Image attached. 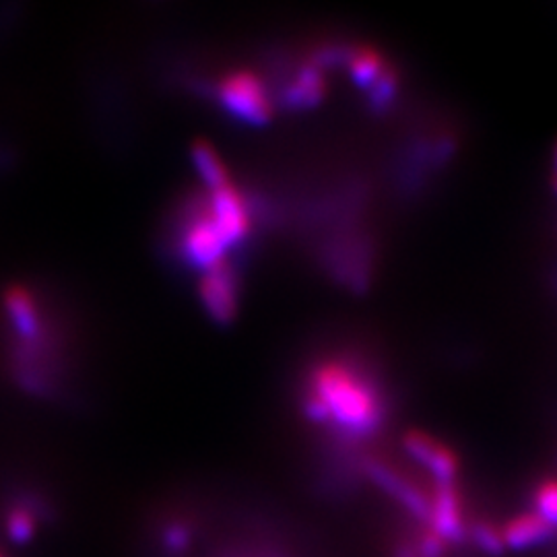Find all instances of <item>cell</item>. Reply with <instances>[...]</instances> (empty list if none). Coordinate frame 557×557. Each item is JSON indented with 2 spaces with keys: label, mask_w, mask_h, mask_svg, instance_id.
<instances>
[{
  "label": "cell",
  "mask_w": 557,
  "mask_h": 557,
  "mask_svg": "<svg viewBox=\"0 0 557 557\" xmlns=\"http://www.w3.org/2000/svg\"><path fill=\"white\" fill-rule=\"evenodd\" d=\"M306 413L314 421H335L351 434L374 432L382 421L376 391L349 366L329 361L317 368L312 391L306 398Z\"/></svg>",
  "instance_id": "1"
},
{
  "label": "cell",
  "mask_w": 557,
  "mask_h": 557,
  "mask_svg": "<svg viewBox=\"0 0 557 557\" xmlns=\"http://www.w3.org/2000/svg\"><path fill=\"white\" fill-rule=\"evenodd\" d=\"M223 108L248 124H264L273 116V101L264 83L250 71H234L218 85Z\"/></svg>",
  "instance_id": "2"
},
{
  "label": "cell",
  "mask_w": 557,
  "mask_h": 557,
  "mask_svg": "<svg viewBox=\"0 0 557 557\" xmlns=\"http://www.w3.org/2000/svg\"><path fill=\"white\" fill-rule=\"evenodd\" d=\"M182 257L202 271L218 267L225 259L227 242L221 236L220 227L211 218L209 205L193 211L182 225Z\"/></svg>",
  "instance_id": "3"
},
{
  "label": "cell",
  "mask_w": 557,
  "mask_h": 557,
  "mask_svg": "<svg viewBox=\"0 0 557 557\" xmlns=\"http://www.w3.org/2000/svg\"><path fill=\"white\" fill-rule=\"evenodd\" d=\"M50 517L52 508L48 499L32 490H20L4 508L2 527L11 543L27 545L38 535L41 522H48Z\"/></svg>",
  "instance_id": "4"
},
{
  "label": "cell",
  "mask_w": 557,
  "mask_h": 557,
  "mask_svg": "<svg viewBox=\"0 0 557 557\" xmlns=\"http://www.w3.org/2000/svg\"><path fill=\"white\" fill-rule=\"evenodd\" d=\"M199 294L200 301L211 319L220 324H227L234 320L238 312V289L232 264L227 260L202 273Z\"/></svg>",
  "instance_id": "5"
},
{
  "label": "cell",
  "mask_w": 557,
  "mask_h": 557,
  "mask_svg": "<svg viewBox=\"0 0 557 557\" xmlns=\"http://www.w3.org/2000/svg\"><path fill=\"white\" fill-rule=\"evenodd\" d=\"M403 446L407 455L425 467L438 485H455L458 475V458L446 444H442L434 436H428L419 430L409 432L403 438Z\"/></svg>",
  "instance_id": "6"
},
{
  "label": "cell",
  "mask_w": 557,
  "mask_h": 557,
  "mask_svg": "<svg viewBox=\"0 0 557 557\" xmlns=\"http://www.w3.org/2000/svg\"><path fill=\"white\" fill-rule=\"evenodd\" d=\"M209 211L215 225L220 227L221 236L227 242V246H234L246 238L250 230V215H248L246 200L232 182L211 190Z\"/></svg>",
  "instance_id": "7"
},
{
  "label": "cell",
  "mask_w": 557,
  "mask_h": 557,
  "mask_svg": "<svg viewBox=\"0 0 557 557\" xmlns=\"http://www.w3.org/2000/svg\"><path fill=\"white\" fill-rule=\"evenodd\" d=\"M430 529L444 539L448 545L460 543L465 539V517L462 502L455 485H436L434 496L430 498Z\"/></svg>",
  "instance_id": "8"
},
{
  "label": "cell",
  "mask_w": 557,
  "mask_h": 557,
  "mask_svg": "<svg viewBox=\"0 0 557 557\" xmlns=\"http://www.w3.org/2000/svg\"><path fill=\"white\" fill-rule=\"evenodd\" d=\"M368 478L380 485L386 494L397 498L413 517L428 522L430 517V498L413 485L407 478H403L395 469H391L384 462H370L368 465Z\"/></svg>",
  "instance_id": "9"
},
{
  "label": "cell",
  "mask_w": 557,
  "mask_h": 557,
  "mask_svg": "<svg viewBox=\"0 0 557 557\" xmlns=\"http://www.w3.org/2000/svg\"><path fill=\"white\" fill-rule=\"evenodd\" d=\"M556 527L549 524L537 512H524L512 518L504 529H502V539L506 547L512 549H527L533 545H541L545 541L556 535Z\"/></svg>",
  "instance_id": "10"
},
{
  "label": "cell",
  "mask_w": 557,
  "mask_h": 557,
  "mask_svg": "<svg viewBox=\"0 0 557 557\" xmlns=\"http://www.w3.org/2000/svg\"><path fill=\"white\" fill-rule=\"evenodd\" d=\"M190 156H193V163L199 172L200 180L209 186V190H215V188H221L232 182L225 163L211 143L197 140L190 149Z\"/></svg>",
  "instance_id": "11"
},
{
  "label": "cell",
  "mask_w": 557,
  "mask_h": 557,
  "mask_svg": "<svg viewBox=\"0 0 557 557\" xmlns=\"http://www.w3.org/2000/svg\"><path fill=\"white\" fill-rule=\"evenodd\" d=\"M326 94V81L320 73L319 66H306L299 71L298 79L294 81L287 89V101L294 106H314Z\"/></svg>",
  "instance_id": "12"
},
{
  "label": "cell",
  "mask_w": 557,
  "mask_h": 557,
  "mask_svg": "<svg viewBox=\"0 0 557 557\" xmlns=\"http://www.w3.org/2000/svg\"><path fill=\"white\" fill-rule=\"evenodd\" d=\"M388 66L374 48H358L349 54V71L361 87H374Z\"/></svg>",
  "instance_id": "13"
},
{
  "label": "cell",
  "mask_w": 557,
  "mask_h": 557,
  "mask_svg": "<svg viewBox=\"0 0 557 557\" xmlns=\"http://www.w3.org/2000/svg\"><path fill=\"white\" fill-rule=\"evenodd\" d=\"M160 545L168 556L180 557L186 554L193 545L190 524L180 518L168 520L160 529Z\"/></svg>",
  "instance_id": "14"
},
{
  "label": "cell",
  "mask_w": 557,
  "mask_h": 557,
  "mask_svg": "<svg viewBox=\"0 0 557 557\" xmlns=\"http://www.w3.org/2000/svg\"><path fill=\"white\" fill-rule=\"evenodd\" d=\"M535 512L557 529V479H545L535 490Z\"/></svg>",
  "instance_id": "15"
},
{
  "label": "cell",
  "mask_w": 557,
  "mask_h": 557,
  "mask_svg": "<svg viewBox=\"0 0 557 557\" xmlns=\"http://www.w3.org/2000/svg\"><path fill=\"white\" fill-rule=\"evenodd\" d=\"M471 535L475 539L478 547H481L485 554L490 556H499L504 552V539H502V531H498L494 524L490 522H478L471 529Z\"/></svg>",
  "instance_id": "16"
},
{
  "label": "cell",
  "mask_w": 557,
  "mask_h": 557,
  "mask_svg": "<svg viewBox=\"0 0 557 557\" xmlns=\"http://www.w3.org/2000/svg\"><path fill=\"white\" fill-rule=\"evenodd\" d=\"M448 549V543L440 539L432 529L423 531L416 543V552L419 557H444Z\"/></svg>",
  "instance_id": "17"
},
{
  "label": "cell",
  "mask_w": 557,
  "mask_h": 557,
  "mask_svg": "<svg viewBox=\"0 0 557 557\" xmlns=\"http://www.w3.org/2000/svg\"><path fill=\"white\" fill-rule=\"evenodd\" d=\"M395 557H419L418 552H416V545H411V543H403V545H398L397 556Z\"/></svg>",
  "instance_id": "18"
},
{
  "label": "cell",
  "mask_w": 557,
  "mask_h": 557,
  "mask_svg": "<svg viewBox=\"0 0 557 557\" xmlns=\"http://www.w3.org/2000/svg\"><path fill=\"white\" fill-rule=\"evenodd\" d=\"M554 165H556V172H557V143H556V149H554Z\"/></svg>",
  "instance_id": "19"
},
{
  "label": "cell",
  "mask_w": 557,
  "mask_h": 557,
  "mask_svg": "<svg viewBox=\"0 0 557 557\" xmlns=\"http://www.w3.org/2000/svg\"><path fill=\"white\" fill-rule=\"evenodd\" d=\"M554 186H556V190H557V172H556V176H554Z\"/></svg>",
  "instance_id": "20"
}]
</instances>
